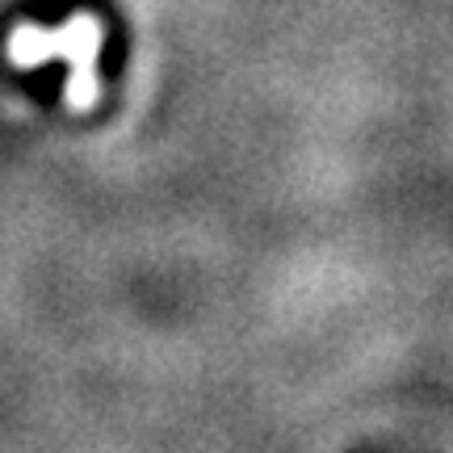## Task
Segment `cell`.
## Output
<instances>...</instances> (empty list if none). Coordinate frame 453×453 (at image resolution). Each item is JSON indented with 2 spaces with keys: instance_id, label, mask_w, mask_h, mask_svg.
<instances>
[{
  "instance_id": "1",
  "label": "cell",
  "mask_w": 453,
  "mask_h": 453,
  "mask_svg": "<svg viewBox=\"0 0 453 453\" xmlns=\"http://www.w3.org/2000/svg\"><path fill=\"white\" fill-rule=\"evenodd\" d=\"M105 47V26L93 13H76L59 30H38V26H17L9 38V59L17 67H38L47 59H67L64 105L72 113L97 110L105 84L97 76V55Z\"/></svg>"
}]
</instances>
